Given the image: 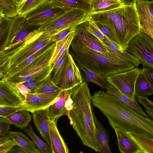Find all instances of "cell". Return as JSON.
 Masks as SVG:
<instances>
[{
    "mask_svg": "<svg viewBox=\"0 0 153 153\" xmlns=\"http://www.w3.org/2000/svg\"><path fill=\"white\" fill-rule=\"evenodd\" d=\"M16 8L13 0H0V10L5 17L13 18L17 15Z\"/></svg>",
    "mask_w": 153,
    "mask_h": 153,
    "instance_id": "37",
    "label": "cell"
},
{
    "mask_svg": "<svg viewBox=\"0 0 153 153\" xmlns=\"http://www.w3.org/2000/svg\"><path fill=\"white\" fill-rule=\"evenodd\" d=\"M39 26L32 25L25 17L16 15L12 18L4 49L13 48L39 33Z\"/></svg>",
    "mask_w": 153,
    "mask_h": 153,
    "instance_id": "7",
    "label": "cell"
},
{
    "mask_svg": "<svg viewBox=\"0 0 153 153\" xmlns=\"http://www.w3.org/2000/svg\"><path fill=\"white\" fill-rule=\"evenodd\" d=\"M76 60L77 66L81 69L85 74L86 82H92L99 86L102 89H106L109 83L102 76L84 66L76 58L73 57Z\"/></svg>",
    "mask_w": 153,
    "mask_h": 153,
    "instance_id": "28",
    "label": "cell"
},
{
    "mask_svg": "<svg viewBox=\"0 0 153 153\" xmlns=\"http://www.w3.org/2000/svg\"><path fill=\"white\" fill-rule=\"evenodd\" d=\"M17 88L20 94L23 95L25 98H26L27 94L31 92L30 89H28L22 83H21L17 84Z\"/></svg>",
    "mask_w": 153,
    "mask_h": 153,
    "instance_id": "48",
    "label": "cell"
},
{
    "mask_svg": "<svg viewBox=\"0 0 153 153\" xmlns=\"http://www.w3.org/2000/svg\"><path fill=\"white\" fill-rule=\"evenodd\" d=\"M123 5H131L134 4L137 0H120Z\"/></svg>",
    "mask_w": 153,
    "mask_h": 153,
    "instance_id": "51",
    "label": "cell"
},
{
    "mask_svg": "<svg viewBox=\"0 0 153 153\" xmlns=\"http://www.w3.org/2000/svg\"><path fill=\"white\" fill-rule=\"evenodd\" d=\"M94 22L96 26L105 36L111 41L117 45L120 49H121L119 45V42L117 38L111 30L108 27L105 25L98 22Z\"/></svg>",
    "mask_w": 153,
    "mask_h": 153,
    "instance_id": "41",
    "label": "cell"
},
{
    "mask_svg": "<svg viewBox=\"0 0 153 153\" xmlns=\"http://www.w3.org/2000/svg\"><path fill=\"white\" fill-rule=\"evenodd\" d=\"M56 121L50 119L48 121L52 153H68L69 149L57 128Z\"/></svg>",
    "mask_w": 153,
    "mask_h": 153,
    "instance_id": "18",
    "label": "cell"
},
{
    "mask_svg": "<svg viewBox=\"0 0 153 153\" xmlns=\"http://www.w3.org/2000/svg\"><path fill=\"white\" fill-rule=\"evenodd\" d=\"M55 45V42H51L37 52L28 56L17 64L10 67L3 78H6L21 72Z\"/></svg>",
    "mask_w": 153,
    "mask_h": 153,
    "instance_id": "19",
    "label": "cell"
},
{
    "mask_svg": "<svg viewBox=\"0 0 153 153\" xmlns=\"http://www.w3.org/2000/svg\"><path fill=\"white\" fill-rule=\"evenodd\" d=\"M108 51L111 52L120 59L131 63L135 67L139 66L141 62L140 60L126 51L121 49L116 44L106 36L102 42Z\"/></svg>",
    "mask_w": 153,
    "mask_h": 153,
    "instance_id": "22",
    "label": "cell"
},
{
    "mask_svg": "<svg viewBox=\"0 0 153 153\" xmlns=\"http://www.w3.org/2000/svg\"><path fill=\"white\" fill-rule=\"evenodd\" d=\"M5 17L4 15L0 10V28L2 22Z\"/></svg>",
    "mask_w": 153,
    "mask_h": 153,
    "instance_id": "54",
    "label": "cell"
},
{
    "mask_svg": "<svg viewBox=\"0 0 153 153\" xmlns=\"http://www.w3.org/2000/svg\"><path fill=\"white\" fill-rule=\"evenodd\" d=\"M16 146L14 142L9 139L4 143L0 144V153H7Z\"/></svg>",
    "mask_w": 153,
    "mask_h": 153,
    "instance_id": "45",
    "label": "cell"
},
{
    "mask_svg": "<svg viewBox=\"0 0 153 153\" xmlns=\"http://www.w3.org/2000/svg\"><path fill=\"white\" fill-rule=\"evenodd\" d=\"M140 31L153 39V0H137L134 4Z\"/></svg>",
    "mask_w": 153,
    "mask_h": 153,
    "instance_id": "14",
    "label": "cell"
},
{
    "mask_svg": "<svg viewBox=\"0 0 153 153\" xmlns=\"http://www.w3.org/2000/svg\"><path fill=\"white\" fill-rule=\"evenodd\" d=\"M141 70L137 67H135L108 76L105 79L120 92L135 100V84Z\"/></svg>",
    "mask_w": 153,
    "mask_h": 153,
    "instance_id": "9",
    "label": "cell"
},
{
    "mask_svg": "<svg viewBox=\"0 0 153 153\" xmlns=\"http://www.w3.org/2000/svg\"><path fill=\"white\" fill-rule=\"evenodd\" d=\"M95 120L97 126V137L100 145L99 152L111 153L109 145V136L108 131L103 125L98 120L96 116Z\"/></svg>",
    "mask_w": 153,
    "mask_h": 153,
    "instance_id": "33",
    "label": "cell"
},
{
    "mask_svg": "<svg viewBox=\"0 0 153 153\" xmlns=\"http://www.w3.org/2000/svg\"><path fill=\"white\" fill-rule=\"evenodd\" d=\"M88 21L81 23L75 28V36L86 45L94 50L102 52L108 51L103 44L87 28Z\"/></svg>",
    "mask_w": 153,
    "mask_h": 153,
    "instance_id": "17",
    "label": "cell"
},
{
    "mask_svg": "<svg viewBox=\"0 0 153 153\" xmlns=\"http://www.w3.org/2000/svg\"><path fill=\"white\" fill-rule=\"evenodd\" d=\"M90 13L83 10L73 9L65 12L48 22L39 26V31L42 34L51 36L69 28H75L88 21Z\"/></svg>",
    "mask_w": 153,
    "mask_h": 153,
    "instance_id": "6",
    "label": "cell"
},
{
    "mask_svg": "<svg viewBox=\"0 0 153 153\" xmlns=\"http://www.w3.org/2000/svg\"><path fill=\"white\" fill-rule=\"evenodd\" d=\"M51 37L39 32L25 41L21 49L11 58L10 67L19 63L49 44L51 42Z\"/></svg>",
    "mask_w": 153,
    "mask_h": 153,
    "instance_id": "10",
    "label": "cell"
},
{
    "mask_svg": "<svg viewBox=\"0 0 153 153\" xmlns=\"http://www.w3.org/2000/svg\"><path fill=\"white\" fill-rule=\"evenodd\" d=\"M91 96L87 82H83L76 86L71 96L73 107L67 116L82 143L99 152L100 145Z\"/></svg>",
    "mask_w": 153,
    "mask_h": 153,
    "instance_id": "2",
    "label": "cell"
},
{
    "mask_svg": "<svg viewBox=\"0 0 153 153\" xmlns=\"http://www.w3.org/2000/svg\"><path fill=\"white\" fill-rule=\"evenodd\" d=\"M5 117L11 124L21 129H24L29 125L31 116L28 111L22 110L12 114Z\"/></svg>",
    "mask_w": 153,
    "mask_h": 153,
    "instance_id": "31",
    "label": "cell"
},
{
    "mask_svg": "<svg viewBox=\"0 0 153 153\" xmlns=\"http://www.w3.org/2000/svg\"><path fill=\"white\" fill-rule=\"evenodd\" d=\"M9 153H28L27 152L20 147H15L12 148L8 152Z\"/></svg>",
    "mask_w": 153,
    "mask_h": 153,
    "instance_id": "50",
    "label": "cell"
},
{
    "mask_svg": "<svg viewBox=\"0 0 153 153\" xmlns=\"http://www.w3.org/2000/svg\"><path fill=\"white\" fill-rule=\"evenodd\" d=\"M127 133L140 153H153V137L132 132H127Z\"/></svg>",
    "mask_w": 153,
    "mask_h": 153,
    "instance_id": "24",
    "label": "cell"
},
{
    "mask_svg": "<svg viewBox=\"0 0 153 153\" xmlns=\"http://www.w3.org/2000/svg\"><path fill=\"white\" fill-rule=\"evenodd\" d=\"M71 96L70 95L68 97L65 104V107L68 111V114L73 107V101L71 97Z\"/></svg>",
    "mask_w": 153,
    "mask_h": 153,
    "instance_id": "49",
    "label": "cell"
},
{
    "mask_svg": "<svg viewBox=\"0 0 153 153\" xmlns=\"http://www.w3.org/2000/svg\"><path fill=\"white\" fill-rule=\"evenodd\" d=\"M75 28L64 39L55 42L53 54L51 59L50 65L54 64L62 55L69 50L71 43L75 36Z\"/></svg>",
    "mask_w": 153,
    "mask_h": 153,
    "instance_id": "26",
    "label": "cell"
},
{
    "mask_svg": "<svg viewBox=\"0 0 153 153\" xmlns=\"http://www.w3.org/2000/svg\"><path fill=\"white\" fill-rule=\"evenodd\" d=\"M69 53L68 50L53 65L51 74V77L52 82L56 85L64 72Z\"/></svg>",
    "mask_w": 153,
    "mask_h": 153,
    "instance_id": "34",
    "label": "cell"
},
{
    "mask_svg": "<svg viewBox=\"0 0 153 153\" xmlns=\"http://www.w3.org/2000/svg\"><path fill=\"white\" fill-rule=\"evenodd\" d=\"M24 110L22 106H0V116L6 117L16 111Z\"/></svg>",
    "mask_w": 153,
    "mask_h": 153,
    "instance_id": "42",
    "label": "cell"
},
{
    "mask_svg": "<svg viewBox=\"0 0 153 153\" xmlns=\"http://www.w3.org/2000/svg\"><path fill=\"white\" fill-rule=\"evenodd\" d=\"M92 105L105 116L114 129L153 137V121L133 110L114 95L100 90L91 96Z\"/></svg>",
    "mask_w": 153,
    "mask_h": 153,
    "instance_id": "1",
    "label": "cell"
},
{
    "mask_svg": "<svg viewBox=\"0 0 153 153\" xmlns=\"http://www.w3.org/2000/svg\"><path fill=\"white\" fill-rule=\"evenodd\" d=\"M10 137L8 134L0 138V144H1L6 141L10 139Z\"/></svg>",
    "mask_w": 153,
    "mask_h": 153,
    "instance_id": "52",
    "label": "cell"
},
{
    "mask_svg": "<svg viewBox=\"0 0 153 153\" xmlns=\"http://www.w3.org/2000/svg\"><path fill=\"white\" fill-rule=\"evenodd\" d=\"M75 28H69L63 30L57 34L51 36L50 37V41L56 42L62 40Z\"/></svg>",
    "mask_w": 153,
    "mask_h": 153,
    "instance_id": "44",
    "label": "cell"
},
{
    "mask_svg": "<svg viewBox=\"0 0 153 153\" xmlns=\"http://www.w3.org/2000/svg\"><path fill=\"white\" fill-rule=\"evenodd\" d=\"M76 87L61 90L56 101L45 109L49 119L57 121L62 116H68V112L65 107V101L68 97L73 94Z\"/></svg>",
    "mask_w": 153,
    "mask_h": 153,
    "instance_id": "16",
    "label": "cell"
},
{
    "mask_svg": "<svg viewBox=\"0 0 153 153\" xmlns=\"http://www.w3.org/2000/svg\"><path fill=\"white\" fill-rule=\"evenodd\" d=\"M12 18L5 17L0 28V52L4 50L5 43L8 35Z\"/></svg>",
    "mask_w": 153,
    "mask_h": 153,
    "instance_id": "39",
    "label": "cell"
},
{
    "mask_svg": "<svg viewBox=\"0 0 153 153\" xmlns=\"http://www.w3.org/2000/svg\"><path fill=\"white\" fill-rule=\"evenodd\" d=\"M51 0H25L16 7L17 15L25 17L27 14Z\"/></svg>",
    "mask_w": 153,
    "mask_h": 153,
    "instance_id": "35",
    "label": "cell"
},
{
    "mask_svg": "<svg viewBox=\"0 0 153 153\" xmlns=\"http://www.w3.org/2000/svg\"><path fill=\"white\" fill-rule=\"evenodd\" d=\"M50 74L43 81L41 85L36 89L34 93H45L61 90L52 81Z\"/></svg>",
    "mask_w": 153,
    "mask_h": 153,
    "instance_id": "38",
    "label": "cell"
},
{
    "mask_svg": "<svg viewBox=\"0 0 153 153\" xmlns=\"http://www.w3.org/2000/svg\"><path fill=\"white\" fill-rule=\"evenodd\" d=\"M0 106H11L6 101L0 98Z\"/></svg>",
    "mask_w": 153,
    "mask_h": 153,
    "instance_id": "53",
    "label": "cell"
},
{
    "mask_svg": "<svg viewBox=\"0 0 153 153\" xmlns=\"http://www.w3.org/2000/svg\"><path fill=\"white\" fill-rule=\"evenodd\" d=\"M33 114L34 125L42 137L51 148V143L48 123L49 118L46 109L38 111Z\"/></svg>",
    "mask_w": 153,
    "mask_h": 153,
    "instance_id": "21",
    "label": "cell"
},
{
    "mask_svg": "<svg viewBox=\"0 0 153 153\" xmlns=\"http://www.w3.org/2000/svg\"><path fill=\"white\" fill-rule=\"evenodd\" d=\"M8 135L15 143L16 145L23 149L28 153H40L33 141L20 132L9 131Z\"/></svg>",
    "mask_w": 153,
    "mask_h": 153,
    "instance_id": "25",
    "label": "cell"
},
{
    "mask_svg": "<svg viewBox=\"0 0 153 153\" xmlns=\"http://www.w3.org/2000/svg\"><path fill=\"white\" fill-rule=\"evenodd\" d=\"M70 53L84 66L104 79L114 74L132 69L133 65L108 51L102 52L90 48L75 36L71 45Z\"/></svg>",
    "mask_w": 153,
    "mask_h": 153,
    "instance_id": "3",
    "label": "cell"
},
{
    "mask_svg": "<svg viewBox=\"0 0 153 153\" xmlns=\"http://www.w3.org/2000/svg\"><path fill=\"white\" fill-rule=\"evenodd\" d=\"M89 19L108 27L116 37L121 49L123 50L126 51L130 40L140 31L134 4L123 5L102 12L90 13Z\"/></svg>",
    "mask_w": 153,
    "mask_h": 153,
    "instance_id": "4",
    "label": "cell"
},
{
    "mask_svg": "<svg viewBox=\"0 0 153 153\" xmlns=\"http://www.w3.org/2000/svg\"><path fill=\"white\" fill-rule=\"evenodd\" d=\"M82 82L79 68L69 53L64 72L57 86L61 90H65L76 87Z\"/></svg>",
    "mask_w": 153,
    "mask_h": 153,
    "instance_id": "13",
    "label": "cell"
},
{
    "mask_svg": "<svg viewBox=\"0 0 153 153\" xmlns=\"http://www.w3.org/2000/svg\"><path fill=\"white\" fill-rule=\"evenodd\" d=\"M25 132L30 137L41 153H52L51 148L47 143L42 140L35 134L32 126L29 124L24 129Z\"/></svg>",
    "mask_w": 153,
    "mask_h": 153,
    "instance_id": "36",
    "label": "cell"
},
{
    "mask_svg": "<svg viewBox=\"0 0 153 153\" xmlns=\"http://www.w3.org/2000/svg\"><path fill=\"white\" fill-rule=\"evenodd\" d=\"M153 83L140 73L137 79L135 84V96L143 97L152 96L153 94Z\"/></svg>",
    "mask_w": 153,
    "mask_h": 153,
    "instance_id": "32",
    "label": "cell"
},
{
    "mask_svg": "<svg viewBox=\"0 0 153 153\" xmlns=\"http://www.w3.org/2000/svg\"><path fill=\"white\" fill-rule=\"evenodd\" d=\"M24 43L11 49L0 52V78H2L7 72L10 68L11 58L21 49Z\"/></svg>",
    "mask_w": 153,
    "mask_h": 153,
    "instance_id": "29",
    "label": "cell"
},
{
    "mask_svg": "<svg viewBox=\"0 0 153 153\" xmlns=\"http://www.w3.org/2000/svg\"><path fill=\"white\" fill-rule=\"evenodd\" d=\"M126 51L136 58L143 67L153 68V39L140 31L129 42Z\"/></svg>",
    "mask_w": 153,
    "mask_h": 153,
    "instance_id": "8",
    "label": "cell"
},
{
    "mask_svg": "<svg viewBox=\"0 0 153 153\" xmlns=\"http://www.w3.org/2000/svg\"><path fill=\"white\" fill-rule=\"evenodd\" d=\"M43 81H42L37 80L29 81L25 82L23 84L28 89L31 90V93H34V91L41 85Z\"/></svg>",
    "mask_w": 153,
    "mask_h": 153,
    "instance_id": "47",
    "label": "cell"
},
{
    "mask_svg": "<svg viewBox=\"0 0 153 153\" xmlns=\"http://www.w3.org/2000/svg\"><path fill=\"white\" fill-rule=\"evenodd\" d=\"M141 73L143 74L150 82L153 83V68L147 66L143 67Z\"/></svg>",
    "mask_w": 153,
    "mask_h": 153,
    "instance_id": "46",
    "label": "cell"
},
{
    "mask_svg": "<svg viewBox=\"0 0 153 153\" xmlns=\"http://www.w3.org/2000/svg\"><path fill=\"white\" fill-rule=\"evenodd\" d=\"M106 92L113 94L131 108L145 117H148L142 108L139 105L137 100H133L123 94L113 85L109 84Z\"/></svg>",
    "mask_w": 153,
    "mask_h": 153,
    "instance_id": "27",
    "label": "cell"
},
{
    "mask_svg": "<svg viewBox=\"0 0 153 153\" xmlns=\"http://www.w3.org/2000/svg\"><path fill=\"white\" fill-rule=\"evenodd\" d=\"M120 0H92L90 13L109 11L123 6Z\"/></svg>",
    "mask_w": 153,
    "mask_h": 153,
    "instance_id": "30",
    "label": "cell"
},
{
    "mask_svg": "<svg viewBox=\"0 0 153 153\" xmlns=\"http://www.w3.org/2000/svg\"><path fill=\"white\" fill-rule=\"evenodd\" d=\"M61 91V90L48 93H29L22 106L25 110L32 113L45 109L56 101Z\"/></svg>",
    "mask_w": 153,
    "mask_h": 153,
    "instance_id": "11",
    "label": "cell"
},
{
    "mask_svg": "<svg viewBox=\"0 0 153 153\" xmlns=\"http://www.w3.org/2000/svg\"><path fill=\"white\" fill-rule=\"evenodd\" d=\"M16 6V7L22 4L25 0H13Z\"/></svg>",
    "mask_w": 153,
    "mask_h": 153,
    "instance_id": "55",
    "label": "cell"
},
{
    "mask_svg": "<svg viewBox=\"0 0 153 153\" xmlns=\"http://www.w3.org/2000/svg\"><path fill=\"white\" fill-rule=\"evenodd\" d=\"M137 101L143 106L146 112L152 119L153 118V102L146 96L137 97Z\"/></svg>",
    "mask_w": 153,
    "mask_h": 153,
    "instance_id": "40",
    "label": "cell"
},
{
    "mask_svg": "<svg viewBox=\"0 0 153 153\" xmlns=\"http://www.w3.org/2000/svg\"><path fill=\"white\" fill-rule=\"evenodd\" d=\"M65 12L61 8L53 7L49 2L30 12L25 17L30 24L40 26L48 22Z\"/></svg>",
    "mask_w": 153,
    "mask_h": 153,
    "instance_id": "12",
    "label": "cell"
},
{
    "mask_svg": "<svg viewBox=\"0 0 153 153\" xmlns=\"http://www.w3.org/2000/svg\"><path fill=\"white\" fill-rule=\"evenodd\" d=\"M114 130L117 139L118 149L121 153H140L139 149L128 137L126 132L117 128Z\"/></svg>",
    "mask_w": 153,
    "mask_h": 153,
    "instance_id": "23",
    "label": "cell"
},
{
    "mask_svg": "<svg viewBox=\"0 0 153 153\" xmlns=\"http://www.w3.org/2000/svg\"><path fill=\"white\" fill-rule=\"evenodd\" d=\"M11 125L5 117L0 116V138L8 134Z\"/></svg>",
    "mask_w": 153,
    "mask_h": 153,
    "instance_id": "43",
    "label": "cell"
},
{
    "mask_svg": "<svg viewBox=\"0 0 153 153\" xmlns=\"http://www.w3.org/2000/svg\"><path fill=\"white\" fill-rule=\"evenodd\" d=\"M0 98L13 106H22L25 100L19 92L17 85L4 78L0 80Z\"/></svg>",
    "mask_w": 153,
    "mask_h": 153,
    "instance_id": "15",
    "label": "cell"
},
{
    "mask_svg": "<svg viewBox=\"0 0 153 153\" xmlns=\"http://www.w3.org/2000/svg\"><path fill=\"white\" fill-rule=\"evenodd\" d=\"M92 0H51L53 6L59 8L65 12L73 9L84 10L90 13Z\"/></svg>",
    "mask_w": 153,
    "mask_h": 153,
    "instance_id": "20",
    "label": "cell"
},
{
    "mask_svg": "<svg viewBox=\"0 0 153 153\" xmlns=\"http://www.w3.org/2000/svg\"><path fill=\"white\" fill-rule=\"evenodd\" d=\"M55 45L21 72L5 78L16 85L29 81H43L51 74L53 69V64L50 65V62Z\"/></svg>",
    "mask_w": 153,
    "mask_h": 153,
    "instance_id": "5",
    "label": "cell"
}]
</instances>
